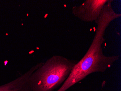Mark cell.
<instances>
[{
	"label": "cell",
	"mask_w": 121,
	"mask_h": 91,
	"mask_svg": "<svg viewBox=\"0 0 121 91\" xmlns=\"http://www.w3.org/2000/svg\"><path fill=\"white\" fill-rule=\"evenodd\" d=\"M95 33L92 42L83 57L75 65L69 76L57 91H66L92 73L104 72L119 59V55L106 56L102 44L104 42L105 32L109 24L99 19L95 22Z\"/></svg>",
	"instance_id": "obj_1"
},
{
	"label": "cell",
	"mask_w": 121,
	"mask_h": 91,
	"mask_svg": "<svg viewBox=\"0 0 121 91\" xmlns=\"http://www.w3.org/2000/svg\"><path fill=\"white\" fill-rule=\"evenodd\" d=\"M78 61L55 55L33 72L29 78L32 91H54L63 84Z\"/></svg>",
	"instance_id": "obj_2"
},
{
	"label": "cell",
	"mask_w": 121,
	"mask_h": 91,
	"mask_svg": "<svg viewBox=\"0 0 121 91\" xmlns=\"http://www.w3.org/2000/svg\"><path fill=\"white\" fill-rule=\"evenodd\" d=\"M108 1V0H86L79 5L73 6L72 13L83 22H92L98 18Z\"/></svg>",
	"instance_id": "obj_3"
},
{
	"label": "cell",
	"mask_w": 121,
	"mask_h": 91,
	"mask_svg": "<svg viewBox=\"0 0 121 91\" xmlns=\"http://www.w3.org/2000/svg\"><path fill=\"white\" fill-rule=\"evenodd\" d=\"M43 63L44 62L38 63L13 81L0 85V91H32L29 85V77L33 72Z\"/></svg>",
	"instance_id": "obj_4"
}]
</instances>
